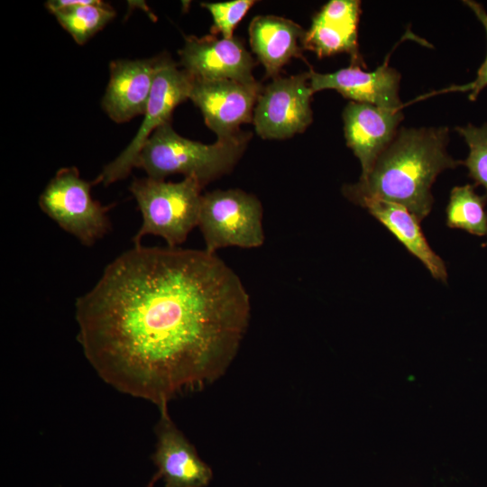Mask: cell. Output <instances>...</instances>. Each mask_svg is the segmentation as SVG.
<instances>
[{"instance_id":"obj_1","label":"cell","mask_w":487,"mask_h":487,"mask_svg":"<svg viewBox=\"0 0 487 487\" xmlns=\"http://www.w3.org/2000/svg\"><path fill=\"white\" fill-rule=\"evenodd\" d=\"M78 341L118 391L168 405L217 380L250 322V296L216 253L134 245L75 304Z\"/></svg>"},{"instance_id":"obj_2","label":"cell","mask_w":487,"mask_h":487,"mask_svg":"<svg viewBox=\"0 0 487 487\" xmlns=\"http://www.w3.org/2000/svg\"><path fill=\"white\" fill-rule=\"evenodd\" d=\"M448 141L446 126L400 128L369 174L345 184L343 195L354 204L363 198L399 204L421 222L432 209L436 177L463 164L447 152Z\"/></svg>"},{"instance_id":"obj_3","label":"cell","mask_w":487,"mask_h":487,"mask_svg":"<svg viewBox=\"0 0 487 487\" xmlns=\"http://www.w3.org/2000/svg\"><path fill=\"white\" fill-rule=\"evenodd\" d=\"M248 135L204 144L178 134L170 121L158 127L144 143L136 167L148 177L164 179L179 173L196 179L202 188L230 172L244 151Z\"/></svg>"},{"instance_id":"obj_4","label":"cell","mask_w":487,"mask_h":487,"mask_svg":"<svg viewBox=\"0 0 487 487\" xmlns=\"http://www.w3.org/2000/svg\"><path fill=\"white\" fill-rule=\"evenodd\" d=\"M202 187L194 178L179 182L150 177L134 179L130 191L142 213V223L133 237L141 244L146 235L160 236L167 246L178 247L198 226Z\"/></svg>"},{"instance_id":"obj_5","label":"cell","mask_w":487,"mask_h":487,"mask_svg":"<svg viewBox=\"0 0 487 487\" xmlns=\"http://www.w3.org/2000/svg\"><path fill=\"white\" fill-rule=\"evenodd\" d=\"M262 216L261 201L244 190L216 189L202 194L198 226L205 250L216 253L230 246H262L265 239Z\"/></svg>"},{"instance_id":"obj_6","label":"cell","mask_w":487,"mask_h":487,"mask_svg":"<svg viewBox=\"0 0 487 487\" xmlns=\"http://www.w3.org/2000/svg\"><path fill=\"white\" fill-rule=\"evenodd\" d=\"M94 183L83 179L76 167L60 169L39 198L41 211L67 233L91 246L110 230L107 213L91 196Z\"/></svg>"},{"instance_id":"obj_7","label":"cell","mask_w":487,"mask_h":487,"mask_svg":"<svg viewBox=\"0 0 487 487\" xmlns=\"http://www.w3.org/2000/svg\"><path fill=\"white\" fill-rule=\"evenodd\" d=\"M191 84L192 78L184 69H179L172 60L161 58L143 120L135 136L114 161L104 167L94 184L107 186L129 175L136 167L140 152L152 133L170 122L174 108L189 98Z\"/></svg>"},{"instance_id":"obj_8","label":"cell","mask_w":487,"mask_h":487,"mask_svg":"<svg viewBox=\"0 0 487 487\" xmlns=\"http://www.w3.org/2000/svg\"><path fill=\"white\" fill-rule=\"evenodd\" d=\"M310 71L275 78L263 88L253 111L256 133L264 139H284L302 133L312 122Z\"/></svg>"},{"instance_id":"obj_9","label":"cell","mask_w":487,"mask_h":487,"mask_svg":"<svg viewBox=\"0 0 487 487\" xmlns=\"http://www.w3.org/2000/svg\"><path fill=\"white\" fill-rule=\"evenodd\" d=\"M262 90L258 82L192 78L189 99L200 109L206 124L217 140L225 141L240 136V124L253 119Z\"/></svg>"},{"instance_id":"obj_10","label":"cell","mask_w":487,"mask_h":487,"mask_svg":"<svg viewBox=\"0 0 487 487\" xmlns=\"http://www.w3.org/2000/svg\"><path fill=\"white\" fill-rule=\"evenodd\" d=\"M160 418L155 426V451L152 455L157 473L147 487L162 478L165 487H206L213 473L198 455L194 446L171 419L168 405L159 407Z\"/></svg>"},{"instance_id":"obj_11","label":"cell","mask_w":487,"mask_h":487,"mask_svg":"<svg viewBox=\"0 0 487 487\" xmlns=\"http://www.w3.org/2000/svg\"><path fill=\"white\" fill-rule=\"evenodd\" d=\"M179 53L183 69L192 78L228 79L245 84L257 82L253 76L255 62L236 38L188 36Z\"/></svg>"},{"instance_id":"obj_12","label":"cell","mask_w":487,"mask_h":487,"mask_svg":"<svg viewBox=\"0 0 487 487\" xmlns=\"http://www.w3.org/2000/svg\"><path fill=\"white\" fill-rule=\"evenodd\" d=\"M309 71L313 93L333 89L354 102L389 110H401L403 107L399 96L400 74L390 67L388 61L372 71H364L357 64L332 73Z\"/></svg>"},{"instance_id":"obj_13","label":"cell","mask_w":487,"mask_h":487,"mask_svg":"<svg viewBox=\"0 0 487 487\" xmlns=\"http://www.w3.org/2000/svg\"><path fill=\"white\" fill-rule=\"evenodd\" d=\"M403 120L401 110H389L351 101L343 112L347 146L359 160L362 173L369 174L380 155L391 143Z\"/></svg>"},{"instance_id":"obj_14","label":"cell","mask_w":487,"mask_h":487,"mask_svg":"<svg viewBox=\"0 0 487 487\" xmlns=\"http://www.w3.org/2000/svg\"><path fill=\"white\" fill-rule=\"evenodd\" d=\"M161 58L110 62V78L102 100L107 115L124 123L144 115Z\"/></svg>"},{"instance_id":"obj_15","label":"cell","mask_w":487,"mask_h":487,"mask_svg":"<svg viewBox=\"0 0 487 487\" xmlns=\"http://www.w3.org/2000/svg\"><path fill=\"white\" fill-rule=\"evenodd\" d=\"M305 33L299 24L282 17L260 15L253 19L250 43L267 76L277 78L291 58L302 57Z\"/></svg>"},{"instance_id":"obj_16","label":"cell","mask_w":487,"mask_h":487,"mask_svg":"<svg viewBox=\"0 0 487 487\" xmlns=\"http://www.w3.org/2000/svg\"><path fill=\"white\" fill-rule=\"evenodd\" d=\"M382 224L427 269L432 277L447 280L444 261L431 249L420 227V221L406 207L386 200L363 198L355 203Z\"/></svg>"},{"instance_id":"obj_17","label":"cell","mask_w":487,"mask_h":487,"mask_svg":"<svg viewBox=\"0 0 487 487\" xmlns=\"http://www.w3.org/2000/svg\"><path fill=\"white\" fill-rule=\"evenodd\" d=\"M46 7L79 45L86 43L115 16V11L99 0H50Z\"/></svg>"},{"instance_id":"obj_18","label":"cell","mask_w":487,"mask_h":487,"mask_svg":"<svg viewBox=\"0 0 487 487\" xmlns=\"http://www.w3.org/2000/svg\"><path fill=\"white\" fill-rule=\"evenodd\" d=\"M303 47L315 51L319 58L346 52L352 57V64H363L358 52L357 28L322 20L316 15L305 33Z\"/></svg>"},{"instance_id":"obj_19","label":"cell","mask_w":487,"mask_h":487,"mask_svg":"<svg viewBox=\"0 0 487 487\" xmlns=\"http://www.w3.org/2000/svg\"><path fill=\"white\" fill-rule=\"evenodd\" d=\"M474 188L466 184L452 188L446 209V225L478 236H487V195H478Z\"/></svg>"},{"instance_id":"obj_20","label":"cell","mask_w":487,"mask_h":487,"mask_svg":"<svg viewBox=\"0 0 487 487\" xmlns=\"http://www.w3.org/2000/svg\"><path fill=\"white\" fill-rule=\"evenodd\" d=\"M455 130L469 148L468 156L463 164L467 167L475 186L482 185L487 190V124L482 126L467 124L458 126Z\"/></svg>"},{"instance_id":"obj_21","label":"cell","mask_w":487,"mask_h":487,"mask_svg":"<svg viewBox=\"0 0 487 487\" xmlns=\"http://www.w3.org/2000/svg\"><path fill=\"white\" fill-rule=\"evenodd\" d=\"M255 4L253 0H234L221 3H203L212 15V32H221L225 39L233 38V32L247 11ZM213 32V33H214Z\"/></svg>"},{"instance_id":"obj_22","label":"cell","mask_w":487,"mask_h":487,"mask_svg":"<svg viewBox=\"0 0 487 487\" xmlns=\"http://www.w3.org/2000/svg\"><path fill=\"white\" fill-rule=\"evenodd\" d=\"M361 3L356 0H331L316 14L317 17L357 28Z\"/></svg>"},{"instance_id":"obj_23","label":"cell","mask_w":487,"mask_h":487,"mask_svg":"<svg viewBox=\"0 0 487 487\" xmlns=\"http://www.w3.org/2000/svg\"><path fill=\"white\" fill-rule=\"evenodd\" d=\"M464 3L474 13L476 17L482 23V26L485 29L487 35V13L483 6L472 0H465ZM487 86V55L484 61L480 66L476 73V78L473 81L462 85V86H452L445 90V92L449 91H461V92H469V99L474 101L477 99L480 92Z\"/></svg>"}]
</instances>
